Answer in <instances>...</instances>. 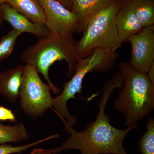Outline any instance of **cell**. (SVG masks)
<instances>
[{
  "mask_svg": "<svg viewBox=\"0 0 154 154\" xmlns=\"http://www.w3.org/2000/svg\"><path fill=\"white\" fill-rule=\"evenodd\" d=\"M123 81V74L119 71L105 83L98 104V115L85 129L76 131L66 121H62L65 129L70 136L60 146L54 148L56 154L69 149L78 150L81 154H128L124 149L123 141L126 135L138 125L128 126L124 130L116 128L110 124V117L105 112L110 96L116 88H121Z\"/></svg>",
  "mask_w": 154,
  "mask_h": 154,
  "instance_id": "6da1fadb",
  "label": "cell"
},
{
  "mask_svg": "<svg viewBox=\"0 0 154 154\" xmlns=\"http://www.w3.org/2000/svg\"><path fill=\"white\" fill-rule=\"evenodd\" d=\"M74 34L49 32L38 38L36 44L29 46L21 57L25 64H32L38 73L41 74L54 94H58L59 88L51 82L49 76L50 67L56 62L65 60L68 63V76L74 74L78 61L77 47L78 41Z\"/></svg>",
  "mask_w": 154,
  "mask_h": 154,
  "instance_id": "7a4b0ae2",
  "label": "cell"
},
{
  "mask_svg": "<svg viewBox=\"0 0 154 154\" xmlns=\"http://www.w3.org/2000/svg\"><path fill=\"white\" fill-rule=\"evenodd\" d=\"M119 69L124 81L113 107L124 116L125 125L137 126L153 110L154 85L146 74L136 70L129 62H121Z\"/></svg>",
  "mask_w": 154,
  "mask_h": 154,
  "instance_id": "3957f363",
  "label": "cell"
},
{
  "mask_svg": "<svg viewBox=\"0 0 154 154\" xmlns=\"http://www.w3.org/2000/svg\"><path fill=\"white\" fill-rule=\"evenodd\" d=\"M118 57L116 51L98 48L78 61L72 79L65 83L61 94L53 99V110L62 121L66 120L72 127L76 124V117L72 116L68 110L69 100L75 99V94H82L83 80L87 74L110 70L114 66Z\"/></svg>",
  "mask_w": 154,
  "mask_h": 154,
  "instance_id": "277c9868",
  "label": "cell"
},
{
  "mask_svg": "<svg viewBox=\"0 0 154 154\" xmlns=\"http://www.w3.org/2000/svg\"><path fill=\"white\" fill-rule=\"evenodd\" d=\"M122 0H118L99 11L83 31L77 43L79 60L87 57L94 50L105 48L116 51L122 44L116 24V15Z\"/></svg>",
  "mask_w": 154,
  "mask_h": 154,
  "instance_id": "5b68a950",
  "label": "cell"
},
{
  "mask_svg": "<svg viewBox=\"0 0 154 154\" xmlns=\"http://www.w3.org/2000/svg\"><path fill=\"white\" fill-rule=\"evenodd\" d=\"M48 85L42 81L32 64L25 65L19 98L22 110L33 118L39 117L48 109H52L53 98Z\"/></svg>",
  "mask_w": 154,
  "mask_h": 154,
  "instance_id": "8992f818",
  "label": "cell"
},
{
  "mask_svg": "<svg viewBox=\"0 0 154 154\" xmlns=\"http://www.w3.org/2000/svg\"><path fill=\"white\" fill-rule=\"evenodd\" d=\"M45 16V25L51 33L72 34L80 33L76 17L56 0H38Z\"/></svg>",
  "mask_w": 154,
  "mask_h": 154,
  "instance_id": "52a82bcc",
  "label": "cell"
},
{
  "mask_svg": "<svg viewBox=\"0 0 154 154\" xmlns=\"http://www.w3.org/2000/svg\"><path fill=\"white\" fill-rule=\"evenodd\" d=\"M131 45L129 63L136 70L147 74L154 63V28L144 27L128 39Z\"/></svg>",
  "mask_w": 154,
  "mask_h": 154,
  "instance_id": "ba28073f",
  "label": "cell"
},
{
  "mask_svg": "<svg viewBox=\"0 0 154 154\" xmlns=\"http://www.w3.org/2000/svg\"><path fill=\"white\" fill-rule=\"evenodd\" d=\"M0 12L3 20L8 22L13 29L22 33H31L40 38L49 32L45 26L42 27L36 25L7 3L0 5Z\"/></svg>",
  "mask_w": 154,
  "mask_h": 154,
  "instance_id": "9c48e42d",
  "label": "cell"
},
{
  "mask_svg": "<svg viewBox=\"0 0 154 154\" xmlns=\"http://www.w3.org/2000/svg\"><path fill=\"white\" fill-rule=\"evenodd\" d=\"M115 21L119 36L122 43L130 36L139 32L143 26L136 17L131 8L129 0L121 5L116 15Z\"/></svg>",
  "mask_w": 154,
  "mask_h": 154,
  "instance_id": "30bf717a",
  "label": "cell"
},
{
  "mask_svg": "<svg viewBox=\"0 0 154 154\" xmlns=\"http://www.w3.org/2000/svg\"><path fill=\"white\" fill-rule=\"evenodd\" d=\"M118 0H72L71 11L76 17L80 33H83L99 11Z\"/></svg>",
  "mask_w": 154,
  "mask_h": 154,
  "instance_id": "8fae6325",
  "label": "cell"
},
{
  "mask_svg": "<svg viewBox=\"0 0 154 154\" xmlns=\"http://www.w3.org/2000/svg\"><path fill=\"white\" fill-rule=\"evenodd\" d=\"M24 70L25 65L17 66L0 74V94L12 104L19 98Z\"/></svg>",
  "mask_w": 154,
  "mask_h": 154,
  "instance_id": "7c38bea8",
  "label": "cell"
},
{
  "mask_svg": "<svg viewBox=\"0 0 154 154\" xmlns=\"http://www.w3.org/2000/svg\"><path fill=\"white\" fill-rule=\"evenodd\" d=\"M3 3L9 4L36 25L45 26V16L38 0H0V5Z\"/></svg>",
  "mask_w": 154,
  "mask_h": 154,
  "instance_id": "4fadbf2b",
  "label": "cell"
},
{
  "mask_svg": "<svg viewBox=\"0 0 154 154\" xmlns=\"http://www.w3.org/2000/svg\"><path fill=\"white\" fill-rule=\"evenodd\" d=\"M131 8L143 28L154 25L153 0H129Z\"/></svg>",
  "mask_w": 154,
  "mask_h": 154,
  "instance_id": "5bb4252c",
  "label": "cell"
},
{
  "mask_svg": "<svg viewBox=\"0 0 154 154\" xmlns=\"http://www.w3.org/2000/svg\"><path fill=\"white\" fill-rule=\"evenodd\" d=\"M29 134L22 123L14 125L0 123V145L9 143H19L28 140Z\"/></svg>",
  "mask_w": 154,
  "mask_h": 154,
  "instance_id": "9a60e30c",
  "label": "cell"
},
{
  "mask_svg": "<svg viewBox=\"0 0 154 154\" xmlns=\"http://www.w3.org/2000/svg\"><path fill=\"white\" fill-rule=\"evenodd\" d=\"M146 126V131L139 141V147L141 154H154V119L152 116H149Z\"/></svg>",
  "mask_w": 154,
  "mask_h": 154,
  "instance_id": "2e32d148",
  "label": "cell"
},
{
  "mask_svg": "<svg viewBox=\"0 0 154 154\" xmlns=\"http://www.w3.org/2000/svg\"><path fill=\"white\" fill-rule=\"evenodd\" d=\"M22 33L15 29L7 33L0 40V61L7 58L14 49L17 38Z\"/></svg>",
  "mask_w": 154,
  "mask_h": 154,
  "instance_id": "e0dca14e",
  "label": "cell"
},
{
  "mask_svg": "<svg viewBox=\"0 0 154 154\" xmlns=\"http://www.w3.org/2000/svg\"><path fill=\"white\" fill-rule=\"evenodd\" d=\"M60 135L56 134L51 135L46 138L33 142L31 143L25 145L18 146H13L10 145L4 144L0 145V154H12L15 153H21L24 151L34 146L38 145L39 144L49 140H50L54 139L59 137Z\"/></svg>",
  "mask_w": 154,
  "mask_h": 154,
  "instance_id": "ac0fdd59",
  "label": "cell"
},
{
  "mask_svg": "<svg viewBox=\"0 0 154 154\" xmlns=\"http://www.w3.org/2000/svg\"><path fill=\"white\" fill-rule=\"evenodd\" d=\"M17 120L14 112L8 108L0 106V121L15 122Z\"/></svg>",
  "mask_w": 154,
  "mask_h": 154,
  "instance_id": "d6986e66",
  "label": "cell"
},
{
  "mask_svg": "<svg viewBox=\"0 0 154 154\" xmlns=\"http://www.w3.org/2000/svg\"><path fill=\"white\" fill-rule=\"evenodd\" d=\"M29 154H56L54 149H45L40 148H35Z\"/></svg>",
  "mask_w": 154,
  "mask_h": 154,
  "instance_id": "ffe728a7",
  "label": "cell"
},
{
  "mask_svg": "<svg viewBox=\"0 0 154 154\" xmlns=\"http://www.w3.org/2000/svg\"><path fill=\"white\" fill-rule=\"evenodd\" d=\"M146 75L152 84L154 85V63L150 67Z\"/></svg>",
  "mask_w": 154,
  "mask_h": 154,
  "instance_id": "44dd1931",
  "label": "cell"
},
{
  "mask_svg": "<svg viewBox=\"0 0 154 154\" xmlns=\"http://www.w3.org/2000/svg\"><path fill=\"white\" fill-rule=\"evenodd\" d=\"M62 4L66 8L71 11L72 9V0H56Z\"/></svg>",
  "mask_w": 154,
  "mask_h": 154,
  "instance_id": "7402d4cb",
  "label": "cell"
},
{
  "mask_svg": "<svg viewBox=\"0 0 154 154\" xmlns=\"http://www.w3.org/2000/svg\"><path fill=\"white\" fill-rule=\"evenodd\" d=\"M3 21L2 18V16H1V12H0V27H1V25L2 24Z\"/></svg>",
  "mask_w": 154,
  "mask_h": 154,
  "instance_id": "603a6c76",
  "label": "cell"
},
{
  "mask_svg": "<svg viewBox=\"0 0 154 154\" xmlns=\"http://www.w3.org/2000/svg\"><path fill=\"white\" fill-rule=\"evenodd\" d=\"M1 72H0V74H1Z\"/></svg>",
  "mask_w": 154,
  "mask_h": 154,
  "instance_id": "cb8c5ba5",
  "label": "cell"
}]
</instances>
